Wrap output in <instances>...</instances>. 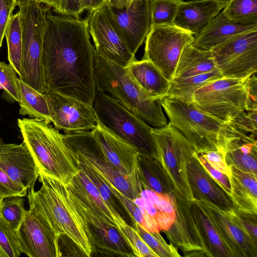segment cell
I'll use <instances>...</instances> for the list:
<instances>
[{
    "label": "cell",
    "mask_w": 257,
    "mask_h": 257,
    "mask_svg": "<svg viewBox=\"0 0 257 257\" xmlns=\"http://www.w3.org/2000/svg\"><path fill=\"white\" fill-rule=\"evenodd\" d=\"M18 234L22 252L30 257L63 256L59 237L45 218L32 206L26 210Z\"/></svg>",
    "instance_id": "cell-16"
},
{
    "label": "cell",
    "mask_w": 257,
    "mask_h": 257,
    "mask_svg": "<svg viewBox=\"0 0 257 257\" xmlns=\"http://www.w3.org/2000/svg\"><path fill=\"white\" fill-rule=\"evenodd\" d=\"M223 77L218 69L189 77L170 81L166 96L192 103L194 93L199 88L213 81Z\"/></svg>",
    "instance_id": "cell-35"
},
{
    "label": "cell",
    "mask_w": 257,
    "mask_h": 257,
    "mask_svg": "<svg viewBox=\"0 0 257 257\" xmlns=\"http://www.w3.org/2000/svg\"><path fill=\"white\" fill-rule=\"evenodd\" d=\"M134 227L158 257L181 256L177 247L171 243L168 244L160 234V232L149 231L137 222L135 223Z\"/></svg>",
    "instance_id": "cell-40"
},
{
    "label": "cell",
    "mask_w": 257,
    "mask_h": 257,
    "mask_svg": "<svg viewBox=\"0 0 257 257\" xmlns=\"http://www.w3.org/2000/svg\"><path fill=\"white\" fill-rule=\"evenodd\" d=\"M94 57L96 91L108 94L149 125L161 127L167 124L161 98L152 96L141 87L126 67L103 57L95 49Z\"/></svg>",
    "instance_id": "cell-3"
},
{
    "label": "cell",
    "mask_w": 257,
    "mask_h": 257,
    "mask_svg": "<svg viewBox=\"0 0 257 257\" xmlns=\"http://www.w3.org/2000/svg\"><path fill=\"white\" fill-rule=\"evenodd\" d=\"M210 51L223 77L247 79L257 71V29L237 34Z\"/></svg>",
    "instance_id": "cell-10"
},
{
    "label": "cell",
    "mask_w": 257,
    "mask_h": 257,
    "mask_svg": "<svg viewBox=\"0 0 257 257\" xmlns=\"http://www.w3.org/2000/svg\"><path fill=\"white\" fill-rule=\"evenodd\" d=\"M0 167L17 184L28 190L34 188L40 171L27 147L8 144L0 139Z\"/></svg>",
    "instance_id": "cell-19"
},
{
    "label": "cell",
    "mask_w": 257,
    "mask_h": 257,
    "mask_svg": "<svg viewBox=\"0 0 257 257\" xmlns=\"http://www.w3.org/2000/svg\"><path fill=\"white\" fill-rule=\"evenodd\" d=\"M101 8L130 51L135 55L151 29L150 0H133L122 8L105 2Z\"/></svg>",
    "instance_id": "cell-13"
},
{
    "label": "cell",
    "mask_w": 257,
    "mask_h": 257,
    "mask_svg": "<svg viewBox=\"0 0 257 257\" xmlns=\"http://www.w3.org/2000/svg\"><path fill=\"white\" fill-rule=\"evenodd\" d=\"M157 156L172 181L175 190L183 197L193 198L188 183L186 164L196 152L191 143L171 122L152 130Z\"/></svg>",
    "instance_id": "cell-9"
},
{
    "label": "cell",
    "mask_w": 257,
    "mask_h": 257,
    "mask_svg": "<svg viewBox=\"0 0 257 257\" xmlns=\"http://www.w3.org/2000/svg\"><path fill=\"white\" fill-rule=\"evenodd\" d=\"M133 0H106L108 4L117 8H122L129 5Z\"/></svg>",
    "instance_id": "cell-52"
},
{
    "label": "cell",
    "mask_w": 257,
    "mask_h": 257,
    "mask_svg": "<svg viewBox=\"0 0 257 257\" xmlns=\"http://www.w3.org/2000/svg\"><path fill=\"white\" fill-rule=\"evenodd\" d=\"M18 125L40 173L65 185L69 183L79 168L76 156L65 144L63 135L50 123L36 118L18 119Z\"/></svg>",
    "instance_id": "cell-4"
},
{
    "label": "cell",
    "mask_w": 257,
    "mask_h": 257,
    "mask_svg": "<svg viewBox=\"0 0 257 257\" xmlns=\"http://www.w3.org/2000/svg\"><path fill=\"white\" fill-rule=\"evenodd\" d=\"M17 6L15 0H0V48L8 22Z\"/></svg>",
    "instance_id": "cell-50"
},
{
    "label": "cell",
    "mask_w": 257,
    "mask_h": 257,
    "mask_svg": "<svg viewBox=\"0 0 257 257\" xmlns=\"http://www.w3.org/2000/svg\"><path fill=\"white\" fill-rule=\"evenodd\" d=\"M214 168L217 169L228 177L231 175V171L225 161V153L218 150H211L199 153Z\"/></svg>",
    "instance_id": "cell-49"
},
{
    "label": "cell",
    "mask_w": 257,
    "mask_h": 257,
    "mask_svg": "<svg viewBox=\"0 0 257 257\" xmlns=\"http://www.w3.org/2000/svg\"><path fill=\"white\" fill-rule=\"evenodd\" d=\"M248 78L222 77L213 81L195 91L192 103L202 111L234 125L243 112L254 110L250 105Z\"/></svg>",
    "instance_id": "cell-8"
},
{
    "label": "cell",
    "mask_w": 257,
    "mask_h": 257,
    "mask_svg": "<svg viewBox=\"0 0 257 257\" xmlns=\"http://www.w3.org/2000/svg\"><path fill=\"white\" fill-rule=\"evenodd\" d=\"M19 7L22 29L23 52L19 79L37 91L47 90L42 63L46 15L51 8L32 0Z\"/></svg>",
    "instance_id": "cell-6"
},
{
    "label": "cell",
    "mask_w": 257,
    "mask_h": 257,
    "mask_svg": "<svg viewBox=\"0 0 257 257\" xmlns=\"http://www.w3.org/2000/svg\"><path fill=\"white\" fill-rule=\"evenodd\" d=\"M106 0H81V7L82 11L92 10L100 8L106 2Z\"/></svg>",
    "instance_id": "cell-51"
},
{
    "label": "cell",
    "mask_w": 257,
    "mask_h": 257,
    "mask_svg": "<svg viewBox=\"0 0 257 257\" xmlns=\"http://www.w3.org/2000/svg\"><path fill=\"white\" fill-rule=\"evenodd\" d=\"M54 126L64 134L91 131L97 121L93 105L47 90L44 93Z\"/></svg>",
    "instance_id": "cell-15"
},
{
    "label": "cell",
    "mask_w": 257,
    "mask_h": 257,
    "mask_svg": "<svg viewBox=\"0 0 257 257\" xmlns=\"http://www.w3.org/2000/svg\"><path fill=\"white\" fill-rule=\"evenodd\" d=\"M228 0H192L180 5L174 24L193 35L199 33L227 4Z\"/></svg>",
    "instance_id": "cell-23"
},
{
    "label": "cell",
    "mask_w": 257,
    "mask_h": 257,
    "mask_svg": "<svg viewBox=\"0 0 257 257\" xmlns=\"http://www.w3.org/2000/svg\"><path fill=\"white\" fill-rule=\"evenodd\" d=\"M194 38L175 24L151 28L145 39L143 59L150 61L171 81L182 51Z\"/></svg>",
    "instance_id": "cell-11"
},
{
    "label": "cell",
    "mask_w": 257,
    "mask_h": 257,
    "mask_svg": "<svg viewBox=\"0 0 257 257\" xmlns=\"http://www.w3.org/2000/svg\"><path fill=\"white\" fill-rule=\"evenodd\" d=\"M44 4L60 15L79 18L83 12L81 10V0H37Z\"/></svg>",
    "instance_id": "cell-46"
},
{
    "label": "cell",
    "mask_w": 257,
    "mask_h": 257,
    "mask_svg": "<svg viewBox=\"0 0 257 257\" xmlns=\"http://www.w3.org/2000/svg\"><path fill=\"white\" fill-rule=\"evenodd\" d=\"M225 212L234 224L257 242V214L235 208L230 212Z\"/></svg>",
    "instance_id": "cell-45"
},
{
    "label": "cell",
    "mask_w": 257,
    "mask_h": 257,
    "mask_svg": "<svg viewBox=\"0 0 257 257\" xmlns=\"http://www.w3.org/2000/svg\"><path fill=\"white\" fill-rule=\"evenodd\" d=\"M183 0H150L151 28L174 24Z\"/></svg>",
    "instance_id": "cell-38"
},
{
    "label": "cell",
    "mask_w": 257,
    "mask_h": 257,
    "mask_svg": "<svg viewBox=\"0 0 257 257\" xmlns=\"http://www.w3.org/2000/svg\"><path fill=\"white\" fill-rule=\"evenodd\" d=\"M8 46V59L10 64L19 75L22 52V29L19 12L13 14L8 22L5 35Z\"/></svg>",
    "instance_id": "cell-36"
},
{
    "label": "cell",
    "mask_w": 257,
    "mask_h": 257,
    "mask_svg": "<svg viewBox=\"0 0 257 257\" xmlns=\"http://www.w3.org/2000/svg\"><path fill=\"white\" fill-rule=\"evenodd\" d=\"M28 190L13 181L0 167V200L14 196L25 197Z\"/></svg>",
    "instance_id": "cell-47"
},
{
    "label": "cell",
    "mask_w": 257,
    "mask_h": 257,
    "mask_svg": "<svg viewBox=\"0 0 257 257\" xmlns=\"http://www.w3.org/2000/svg\"><path fill=\"white\" fill-rule=\"evenodd\" d=\"M25 199L14 196L3 198L0 203V216L11 226L18 230L25 216Z\"/></svg>",
    "instance_id": "cell-41"
},
{
    "label": "cell",
    "mask_w": 257,
    "mask_h": 257,
    "mask_svg": "<svg viewBox=\"0 0 257 257\" xmlns=\"http://www.w3.org/2000/svg\"><path fill=\"white\" fill-rule=\"evenodd\" d=\"M72 152L76 156L78 168L81 169L90 179L114 216L116 225L122 219L126 221L125 214L130 217L119 199L113 193L107 181L85 158L78 153Z\"/></svg>",
    "instance_id": "cell-33"
},
{
    "label": "cell",
    "mask_w": 257,
    "mask_h": 257,
    "mask_svg": "<svg viewBox=\"0 0 257 257\" xmlns=\"http://www.w3.org/2000/svg\"><path fill=\"white\" fill-rule=\"evenodd\" d=\"M31 1H32V0H15L16 2L17 3V5L18 7H19L22 5H24L26 3H27Z\"/></svg>",
    "instance_id": "cell-53"
},
{
    "label": "cell",
    "mask_w": 257,
    "mask_h": 257,
    "mask_svg": "<svg viewBox=\"0 0 257 257\" xmlns=\"http://www.w3.org/2000/svg\"><path fill=\"white\" fill-rule=\"evenodd\" d=\"M133 201L147 212L160 231L168 230L174 222L176 212L169 195L157 193L148 188L143 187L140 196Z\"/></svg>",
    "instance_id": "cell-27"
},
{
    "label": "cell",
    "mask_w": 257,
    "mask_h": 257,
    "mask_svg": "<svg viewBox=\"0 0 257 257\" xmlns=\"http://www.w3.org/2000/svg\"><path fill=\"white\" fill-rule=\"evenodd\" d=\"M125 67L132 78L152 96L162 99L167 95L170 81L150 61L135 59Z\"/></svg>",
    "instance_id": "cell-28"
},
{
    "label": "cell",
    "mask_w": 257,
    "mask_h": 257,
    "mask_svg": "<svg viewBox=\"0 0 257 257\" xmlns=\"http://www.w3.org/2000/svg\"><path fill=\"white\" fill-rule=\"evenodd\" d=\"M86 19L94 49L100 55L124 67L136 59L101 7L88 12Z\"/></svg>",
    "instance_id": "cell-17"
},
{
    "label": "cell",
    "mask_w": 257,
    "mask_h": 257,
    "mask_svg": "<svg viewBox=\"0 0 257 257\" xmlns=\"http://www.w3.org/2000/svg\"><path fill=\"white\" fill-rule=\"evenodd\" d=\"M1 200H0V203H1Z\"/></svg>",
    "instance_id": "cell-55"
},
{
    "label": "cell",
    "mask_w": 257,
    "mask_h": 257,
    "mask_svg": "<svg viewBox=\"0 0 257 257\" xmlns=\"http://www.w3.org/2000/svg\"><path fill=\"white\" fill-rule=\"evenodd\" d=\"M70 194L86 223L90 236L92 252L94 249L105 255L135 256L131 247L114 225L95 214L70 192Z\"/></svg>",
    "instance_id": "cell-18"
},
{
    "label": "cell",
    "mask_w": 257,
    "mask_h": 257,
    "mask_svg": "<svg viewBox=\"0 0 257 257\" xmlns=\"http://www.w3.org/2000/svg\"><path fill=\"white\" fill-rule=\"evenodd\" d=\"M173 201L175 219L167 230V238L185 256H209L199 225L192 210L191 201L181 196L175 190L169 194Z\"/></svg>",
    "instance_id": "cell-14"
},
{
    "label": "cell",
    "mask_w": 257,
    "mask_h": 257,
    "mask_svg": "<svg viewBox=\"0 0 257 257\" xmlns=\"http://www.w3.org/2000/svg\"><path fill=\"white\" fill-rule=\"evenodd\" d=\"M108 183L113 193L119 199L127 211L132 221L133 227L135 223L137 222L149 231L160 232L157 223L143 208L137 205L133 200L124 196L109 182Z\"/></svg>",
    "instance_id": "cell-39"
},
{
    "label": "cell",
    "mask_w": 257,
    "mask_h": 257,
    "mask_svg": "<svg viewBox=\"0 0 257 257\" xmlns=\"http://www.w3.org/2000/svg\"><path fill=\"white\" fill-rule=\"evenodd\" d=\"M257 29V24L242 25L227 19L222 11L199 33L194 35L193 47L210 51L228 38L242 32Z\"/></svg>",
    "instance_id": "cell-24"
},
{
    "label": "cell",
    "mask_w": 257,
    "mask_h": 257,
    "mask_svg": "<svg viewBox=\"0 0 257 257\" xmlns=\"http://www.w3.org/2000/svg\"><path fill=\"white\" fill-rule=\"evenodd\" d=\"M46 20L42 63L47 90L93 105L94 47L86 18L48 13Z\"/></svg>",
    "instance_id": "cell-1"
},
{
    "label": "cell",
    "mask_w": 257,
    "mask_h": 257,
    "mask_svg": "<svg viewBox=\"0 0 257 257\" xmlns=\"http://www.w3.org/2000/svg\"><path fill=\"white\" fill-rule=\"evenodd\" d=\"M161 103L169 122L191 143L198 154L211 150L225 153L230 142L245 134L235 125L198 109L192 103L165 96Z\"/></svg>",
    "instance_id": "cell-5"
},
{
    "label": "cell",
    "mask_w": 257,
    "mask_h": 257,
    "mask_svg": "<svg viewBox=\"0 0 257 257\" xmlns=\"http://www.w3.org/2000/svg\"><path fill=\"white\" fill-rule=\"evenodd\" d=\"M191 205L210 257H232L221 239L204 203L193 199L191 201Z\"/></svg>",
    "instance_id": "cell-31"
},
{
    "label": "cell",
    "mask_w": 257,
    "mask_h": 257,
    "mask_svg": "<svg viewBox=\"0 0 257 257\" xmlns=\"http://www.w3.org/2000/svg\"><path fill=\"white\" fill-rule=\"evenodd\" d=\"M0 118H1V113H0Z\"/></svg>",
    "instance_id": "cell-54"
},
{
    "label": "cell",
    "mask_w": 257,
    "mask_h": 257,
    "mask_svg": "<svg viewBox=\"0 0 257 257\" xmlns=\"http://www.w3.org/2000/svg\"><path fill=\"white\" fill-rule=\"evenodd\" d=\"M195 156L209 175L231 196V191L229 177L211 166L201 154L196 152Z\"/></svg>",
    "instance_id": "cell-48"
},
{
    "label": "cell",
    "mask_w": 257,
    "mask_h": 257,
    "mask_svg": "<svg viewBox=\"0 0 257 257\" xmlns=\"http://www.w3.org/2000/svg\"><path fill=\"white\" fill-rule=\"evenodd\" d=\"M207 207L217 232L232 257H257V242L244 233L224 211L202 200Z\"/></svg>",
    "instance_id": "cell-22"
},
{
    "label": "cell",
    "mask_w": 257,
    "mask_h": 257,
    "mask_svg": "<svg viewBox=\"0 0 257 257\" xmlns=\"http://www.w3.org/2000/svg\"><path fill=\"white\" fill-rule=\"evenodd\" d=\"M233 208L257 214V176L230 166Z\"/></svg>",
    "instance_id": "cell-26"
},
{
    "label": "cell",
    "mask_w": 257,
    "mask_h": 257,
    "mask_svg": "<svg viewBox=\"0 0 257 257\" xmlns=\"http://www.w3.org/2000/svg\"><path fill=\"white\" fill-rule=\"evenodd\" d=\"M195 152L186 164L188 183L194 200H204L221 210L233 209L231 196L209 175L195 156Z\"/></svg>",
    "instance_id": "cell-20"
},
{
    "label": "cell",
    "mask_w": 257,
    "mask_h": 257,
    "mask_svg": "<svg viewBox=\"0 0 257 257\" xmlns=\"http://www.w3.org/2000/svg\"><path fill=\"white\" fill-rule=\"evenodd\" d=\"M22 253L17 230L0 216V257H19Z\"/></svg>",
    "instance_id": "cell-43"
},
{
    "label": "cell",
    "mask_w": 257,
    "mask_h": 257,
    "mask_svg": "<svg viewBox=\"0 0 257 257\" xmlns=\"http://www.w3.org/2000/svg\"><path fill=\"white\" fill-rule=\"evenodd\" d=\"M18 83L20 89V114L27 115L30 118L52 122L48 104L44 93L37 91L19 78Z\"/></svg>",
    "instance_id": "cell-34"
},
{
    "label": "cell",
    "mask_w": 257,
    "mask_h": 257,
    "mask_svg": "<svg viewBox=\"0 0 257 257\" xmlns=\"http://www.w3.org/2000/svg\"><path fill=\"white\" fill-rule=\"evenodd\" d=\"M92 131L103 158L108 164L126 175L136 171L139 152L133 146L98 123Z\"/></svg>",
    "instance_id": "cell-21"
},
{
    "label": "cell",
    "mask_w": 257,
    "mask_h": 257,
    "mask_svg": "<svg viewBox=\"0 0 257 257\" xmlns=\"http://www.w3.org/2000/svg\"><path fill=\"white\" fill-rule=\"evenodd\" d=\"M216 69L210 51L201 50L190 45L182 51L172 80L187 78Z\"/></svg>",
    "instance_id": "cell-32"
},
{
    "label": "cell",
    "mask_w": 257,
    "mask_h": 257,
    "mask_svg": "<svg viewBox=\"0 0 257 257\" xmlns=\"http://www.w3.org/2000/svg\"><path fill=\"white\" fill-rule=\"evenodd\" d=\"M116 228L131 247L135 256L158 257L144 241L135 228L123 219L116 223Z\"/></svg>",
    "instance_id": "cell-42"
},
{
    "label": "cell",
    "mask_w": 257,
    "mask_h": 257,
    "mask_svg": "<svg viewBox=\"0 0 257 257\" xmlns=\"http://www.w3.org/2000/svg\"><path fill=\"white\" fill-rule=\"evenodd\" d=\"M63 135L69 148L85 158L124 196L132 200L140 196L143 187L138 170L126 175L108 164L103 158L92 131Z\"/></svg>",
    "instance_id": "cell-12"
},
{
    "label": "cell",
    "mask_w": 257,
    "mask_h": 257,
    "mask_svg": "<svg viewBox=\"0 0 257 257\" xmlns=\"http://www.w3.org/2000/svg\"><path fill=\"white\" fill-rule=\"evenodd\" d=\"M222 12L237 24H257V0H228Z\"/></svg>",
    "instance_id": "cell-37"
},
{
    "label": "cell",
    "mask_w": 257,
    "mask_h": 257,
    "mask_svg": "<svg viewBox=\"0 0 257 257\" xmlns=\"http://www.w3.org/2000/svg\"><path fill=\"white\" fill-rule=\"evenodd\" d=\"M69 192L95 214L114 225L115 218L95 186L80 169L66 185Z\"/></svg>",
    "instance_id": "cell-25"
},
{
    "label": "cell",
    "mask_w": 257,
    "mask_h": 257,
    "mask_svg": "<svg viewBox=\"0 0 257 257\" xmlns=\"http://www.w3.org/2000/svg\"><path fill=\"white\" fill-rule=\"evenodd\" d=\"M137 169L143 187L168 195L175 190L166 171L156 157L139 153Z\"/></svg>",
    "instance_id": "cell-30"
},
{
    "label": "cell",
    "mask_w": 257,
    "mask_h": 257,
    "mask_svg": "<svg viewBox=\"0 0 257 257\" xmlns=\"http://www.w3.org/2000/svg\"><path fill=\"white\" fill-rule=\"evenodd\" d=\"M42 186L28 189L29 206H33L49 222L55 233L68 237L84 255L90 256L92 248L86 223L78 211L66 185L59 180L39 173Z\"/></svg>",
    "instance_id": "cell-2"
},
{
    "label": "cell",
    "mask_w": 257,
    "mask_h": 257,
    "mask_svg": "<svg viewBox=\"0 0 257 257\" xmlns=\"http://www.w3.org/2000/svg\"><path fill=\"white\" fill-rule=\"evenodd\" d=\"M93 107L97 123L133 146L139 154L156 158L153 128L103 92L96 91Z\"/></svg>",
    "instance_id": "cell-7"
},
{
    "label": "cell",
    "mask_w": 257,
    "mask_h": 257,
    "mask_svg": "<svg viewBox=\"0 0 257 257\" xmlns=\"http://www.w3.org/2000/svg\"><path fill=\"white\" fill-rule=\"evenodd\" d=\"M256 137L242 134L232 140L225 153L228 166L233 165L257 176Z\"/></svg>",
    "instance_id": "cell-29"
},
{
    "label": "cell",
    "mask_w": 257,
    "mask_h": 257,
    "mask_svg": "<svg viewBox=\"0 0 257 257\" xmlns=\"http://www.w3.org/2000/svg\"><path fill=\"white\" fill-rule=\"evenodd\" d=\"M17 73L9 64L0 61V89L3 95L10 102L20 101V89Z\"/></svg>",
    "instance_id": "cell-44"
}]
</instances>
